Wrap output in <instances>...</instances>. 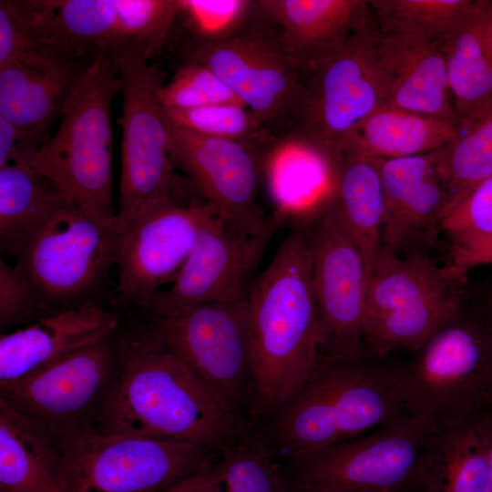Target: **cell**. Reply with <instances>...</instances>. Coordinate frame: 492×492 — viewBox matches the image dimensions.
Segmentation results:
<instances>
[{
  "label": "cell",
  "mask_w": 492,
  "mask_h": 492,
  "mask_svg": "<svg viewBox=\"0 0 492 492\" xmlns=\"http://www.w3.org/2000/svg\"><path fill=\"white\" fill-rule=\"evenodd\" d=\"M115 381L95 429L185 441L221 452L247 428L231 417L152 327L116 336Z\"/></svg>",
  "instance_id": "cell-1"
},
{
  "label": "cell",
  "mask_w": 492,
  "mask_h": 492,
  "mask_svg": "<svg viewBox=\"0 0 492 492\" xmlns=\"http://www.w3.org/2000/svg\"><path fill=\"white\" fill-rule=\"evenodd\" d=\"M253 416L272 415L311 377L324 354L307 230L295 223L248 293Z\"/></svg>",
  "instance_id": "cell-2"
},
{
  "label": "cell",
  "mask_w": 492,
  "mask_h": 492,
  "mask_svg": "<svg viewBox=\"0 0 492 492\" xmlns=\"http://www.w3.org/2000/svg\"><path fill=\"white\" fill-rule=\"evenodd\" d=\"M121 90L113 57L96 54L69 95L56 131L26 162L68 201L112 223L111 104Z\"/></svg>",
  "instance_id": "cell-3"
},
{
  "label": "cell",
  "mask_w": 492,
  "mask_h": 492,
  "mask_svg": "<svg viewBox=\"0 0 492 492\" xmlns=\"http://www.w3.org/2000/svg\"><path fill=\"white\" fill-rule=\"evenodd\" d=\"M410 362L397 366L408 414L437 432L492 403V335L467 296Z\"/></svg>",
  "instance_id": "cell-4"
},
{
  "label": "cell",
  "mask_w": 492,
  "mask_h": 492,
  "mask_svg": "<svg viewBox=\"0 0 492 492\" xmlns=\"http://www.w3.org/2000/svg\"><path fill=\"white\" fill-rule=\"evenodd\" d=\"M466 273L422 252L401 258L384 245L368 284L364 348L377 357L419 349L464 305Z\"/></svg>",
  "instance_id": "cell-5"
},
{
  "label": "cell",
  "mask_w": 492,
  "mask_h": 492,
  "mask_svg": "<svg viewBox=\"0 0 492 492\" xmlns=\"http://www.w3.org/2000/svg\"><path fill=\"white\" fill-rule=\"evenodd\" d=\"M380 35L373 13L304 73L289 122L294 138L333 156L368 116L384 106L376 55Z\"/></svg>",
  "instance_id": "cell-6"
},
{
  "label": "cell",
  "mask_w": 492,
  "mask_h": 492,
  "mask_svg": "<svg viewBox=\"0 0 492 492\" xmlns=\"http://www.w3.org/2000/svg\"><path fill=\"white\" fill-rule=\"evenodd\" d=\"M162 342L236 421L253 416L254 374L247 296L190 305L155 316Z\"/></svg>",
  "instance_id": "cell-7"
},
{
  "label": "cell",
  "mask_w": 492,
  "mask_h": 492,
  "mask_svg": "<svg viewBox=\"0 0 492 492\" xmlns=\"http://www.w3.org/2000/svg\"><path fill=\"white\" fill-rule=\"evenodd\" d=\"M65 492H161L215 462L219 452L197 444L95 428L56 445Z\"/></svg>",
  "instance_id": "cell-8"
},
{
  "label": "cell",
  "mask_w": 492,
  "mask_h": 492,
  "mask_svg": "<svg viewBox=\"0 0 492 492\" xmlns=\"http://www.w3.org/2000/svg\"><path fill=\"white\" fill-rule=\"evenodd\" d=\"M436 433L406 414L362 436L287 459L290 484L321 491L418 492L421 460Z\"/></svg>",
  "instance_id": "cell-9"
},
{
  "label": "cell",
  "mask_w": 492,
  "mask_h": 492,
  "mask_svg": "<svg viewBox=\"0 0 492 492\" xmlns=\"http://www.w3.org/2000/svg\"><path fill=\"white\" fill-rule=\"evenodd\" d=\"M182 52L184 63L211 69L271 135L289 128L304 71L261 0L252 16L231 36L216 43L189 39Z\"/></svg>",
  "instance_id": "cell-10"
},
{
  "label": "cell",
  "mask_w": 492,
  "mask_h": 492,
  "mask_svg": "<svg viewBox=\"0 0 492 492\" xmlns=\"http://www.w3.org/2000/svg\"><path fill=\"white\" fill-rule=\"evenodd\" d=\"M119 231L66 201L15 256L34 288L58 311L96 300L94 294L116 266Z\"/></svg>",
  "instance_id": "cell-11"
},
{
  "label": "cell",
  "mask_w": 492,
  "mask_h": 492,
  "mask_svg": "<svg viewBox=\"0 0 492 492\" xmlns=\"http://www.w3.org/2000/svg\"><path fill=\"white\" fill-rule=\"evenodd\" d=\"M114 60L123 95L121 175L113 219L114 227L120 231L148 202L180 192L168 152L167 118L159 98L165 73L140 57Z\"/></svg>",
  "instance_id": "cell-12"
},
{
  "label": "cell",
  "mask_w": 492,
  "mask_h": 492,
  "mask_svg": "<svg viewBox=\"0 0 492 492\" xmlns=\"http://www.w3.org/2000/svg\"><path fill=\"white\" fill-rule=\"evenodd\" d=\"M118 367L116 334L0 387V399L34 423L55 446L95 428Z\"/></svg>",
  "instance_id": "cell-13"
},
{
  "label": "cell",
  "mask_w": 492,
  "mask_h": 492,
  "mask_svg": "<svg viewBox=\"0 0 492 492\" xmlns=\"http://www.w3.org/2000/svg\"><path fill=\"white\" fill-rule=\"evenodd\" d=\"M207 203L168 196L148 202L119 231L115 299L149 311L159 288L173 282L197 240Z\"/></svg>",
  "instance_id": "cell-14"
},
{
  "label": "cell",
  "mask_w": 492,
  "mask_h": 492,
  "mask_svg": "<svg viewBox=\"0 0 492 492\" xmlns=\"http://www.w3.org/2000/svg\"><path fill=\"white\" fill-rule=\"evenodd\" d=\"M307 230L312 281L324 333L323 356L364 357L369 278L364 257L332 201Z\"/></svg>",
  "instance_id": "cell-15"
},
{
  "label": "cell",
  "mask_w": 492,
  "mask_h": 492,
  "mask_svg": "<svg viewBox=\"0 0 492 492\" xmlns=\"http://www.w3.org/2000/svg\"><path fill=\"white\" fill-rule=\"evenodd\" d=\"M167 129L174 167L224 222L250 234L272 223L274 217L267 218L257 202L264 146L200 135L168 119Z\"/></svg>",
  "instance_id": "cell-16"
},
{
  "label": "cell",
  "mask_w": 492,
  "mask_h": 492,
  "mask_svg": "<svg viewBox=\"0 0 492 492\" xmlns=\"http://www.w3.org/2000/svg\"><path fill=\"white\" fill-rule=\"evenodd\" d=\"M273 217L265 231L250 234L228 225L207 204L187 261L172 286L156 294L149 313L159 316L185 306L247 296L251 275L283 223Z\"/></svg>",
  "instance_id": "cell-17"
},
{
  "label": "cell",
  "mask_w": 492,
  "mask_h": 492,
  "mask_svg": "<svg viewBox=\"0 0 492 492\" xmlns=\"http://www.w3.org/2000/svg\"><path fill=\"white\" fill-rule=\"evenodd\" d=\"M92 58L38 51L0 67V117L17 131L16 162L26 163L49 138L53 122Z\"/></svg>",
  "instance_id": "cell-18"
},
{
  "label": "cell",
  "mask_w": 492,
  "mask_h": 492,
  "mask_svg": "<svg viewBox=\"0 0 492 492\" xmlns=\"http://www.w3.org/2000/svg\"><path fill=\"white\" fill-rule=\"evenodd\" d=\"M119 316L91 300L55 311L0 337V387L112 337Z\"/></svg>",
  "instance_id": "cell-19"
},
{
  "label": "cell",
  "mask_w": 492,
  "mask_h": 492,
  "mask_svg": "<svg viewBox=\"0 0 492 492\" xmlns=\"http://www.w3.org/2000/svg\"><path fill=\"white\" fill-rule=\"evenodd\" d=\"M376 55L384 88V106L438 118L459 127L444 57L426 39L384 33Z\"/></svg>",
  "instance_id": "cell-20"
},
{
  "label": "cell",
  "mask_w": 492,
  "mask_h": 492,
  "mask_svg": "<svg viewBox=\"0 0 492 492\" xmlns=\"http://www.w3.org/2000/svg\"><path fill=\"white\" fill-rule=\"evenodd\" d=\"M487 0H473L436 44L463 129L492 109V44Z\"/></svg>",
  "instance_id": "cell-21"
},
{
  "label": "cell",
  "mask_w": 492,
  "mask_h": 492,
  "mask_svg": "<svg viewBox=\"0 0 492 492\" xmlns=\"http://www.w3.org/2000/svg\"><path fill=\"white\" fill-rule=\"evenodd\" d=\"M279 25L302 69L308 71L373 15L363 0H261Z\"/></svg>",
  "instance_id": "cell-22"
},
{
  "label": "cell",
  "mask_w": 492,
  "mask_h": 492,
  "mask_svg": "<svg viewBox=\"0 0 492 492\" xmlns=\"http://www.w3.org/2000/svg\"><path fill=\"white\" fill-rule=\"evenodd\" d=\"M46 50L76 59L111 56L117 40V0H30Z\"/></svg>",
  "instance_id": "cell-23"
},
{
  "label": "cell",
  "mask_w": 492,
  "mask_h": 492,
  "mask_svg": "<svg viewBox=\"0 0 492 492\" xmlns=\"http://www.w3.org/2000/svg\"><path fill=\"white\" fill-rule=\"evenodd\" d=\"M332 203L358 246L370 280L384 246V197L374 159L338 153Z\"/></svg>",
  "instance_id": "cell-24"
},
{
  "label": "cell",
  "mask_w": 492,
  "mask_h": 492,
  "mask_svg": "<svg viewBox=\"0 0 492 492\" xmlns=\"http://www.w3.org/2000/svg\"><path fill=\"white\" fill-rule=\"evenodd\" d=\"M463 128L449 121L383 106L368 116L341 144L338 153L369 159H394L439 149Z\"/></svg>",
  "instance_id": "cell-25"
},
{
  "label": "cell",
  "mask_w": 492,
  "mask_h": 492,
  "mask_svg": "<svg viewBox=\"0 0 492 492\" xmlns=\"http://www.w3.org/2000/svg\"><path fill=\"white\" fill-rule=\"evenodd\" d=\"M0 492H65L55 444L1 399Z\"/></svg>",
  "instance_id": "cell-26"
},
{
  "label": "cell",
  "mask_w": 492,
  "mask_h": 492,
  "mask_svg": "<svg viewBox=\"0 0 492 492\" xmlns=\"http://www.w3.org/2000/svg\"><path fill=\"white\" fill-rule=\"evenodd\" d=\"M418 492H492L477 416L435 434L419 466Z\"/></svg>",
  "instance_id": "cell-27"
},
{
  "label": "cell",
  "mask_w": 492,
  "mask_h": 492,
  "mask_svg": "<svg viewBox=\"0 0 492 492\" xmlns=\"http://www.w3.org/2000/svg\"><path fill=\"white\" fill-rule=\"evenodd\" d=\"M67 199L26 163L0 167V251L15 258L36 230Z\"/></svg>",
  "instance_id": "cell-28"
},
{
  "label": "cell",
  "mask_w": 492,
  "mask_h": 492,
  "mask_svg": "<svg viewBox=\"0 0 492 492\" xmlns=\"http://www.w3.org/2000/svg\"><path fill=\"white\" fill-rule=\"evenodd\" d=\"M264 431H243L219 455L214 492H291L285 465Z\"/></svg>",
  "instance_id": "cell-29"
},
{
  "label": "cell",
  "mask_w": 492,
  "mask_h": 492,
  "mask_svg": "<svg viewBox=\"0 0 492 492\" xmlns=\"http://www.w3.org/2000/svg\"><path fill=\"white\" fill-rule=\"evenodd\" d=\"M437 170L447 190L442 219L492 175V109L441 148Z\"/></svg>",
  "instance_id": "cell-30"
},
{
  "label": "cell",
  "mask_w": 492,
  "mask_h": 492,
  "mask_svg": "<svg viewBox=\"0 0 492 492\" xmlns=\"http://www.w3.org/2000/svg\"><path fill=\"white\" fill-rule=\"evenodd\" d=\"M180 0H117V40L113 58L157 55L181 14Z\"/></svg>",
  "instance_id": "cell-31"
},
{
  "label": "cell",
  "mask_w": 492,
  "mask_h": 492,
  "mask_svg": "<svg viewBox=\"0 0 492 492\" xmlns=\"http://www.w3.org/2000/svg\"><path fill=\"white\" fill-rule=\"evenodd\" d=\"M473 0H372L371 9L384 33L413 35L436 45Z\"/></svg>",
  "instance_id": "cell-32"
},
{
  "label": "cell",
  "mask_w": 492,
  "mask_h": 492,
  "mask_svg": "<svg viewBox=\"0 0 492 492\" xmlns=\"http://www.w3.org/2000/svg\"><path fill=\"white\" fill-rule=\"evenodd\" d=\"M447 202L446 184L436 171L419 184L384 221V245L395 251L407 242L430 240L440 228Z\"/></svg>",
  "instance_id": "cell-33"
},
{
  "label": "cell",
  "mask_w": 492,
  "mask_h": 492,
  "mask_svg": "<svg viewBox=\"0 0 492 492\" xmlns=\"http://www.w3.org/2000/svg\"><path fill=\"white\" fill-rule=\"evenodd\" d=\"M164 113L169 122L204 136L265 147L268 135H271L257 116L241 104L164 109Z\"/></svg>",
  "instance_id": "cell-34"
},
{
  "label": "cell",
  "mask_w": 492,
  "mask_h": 492,
  "mask_svg": "<svg viewBox=\"0 0 492 492\" xmlns=\"http://www.w3.org/2000/svg\"><path fill=\"white\" fill-rule=\"evenodd\" d=\"M164 109H188L217 104L244 105L240 97L209 67L184 63L159 89ZM245 106V105H244Z\"/></svg>",
  "instance_id": "cell-35"
},
{
  "label": "cell",
  "mask_w": 492,
  "mask_h": 492,
  "mask_svg": "<svg viewBox=\"0 0 492 492\" xmlns=\"http://www.w3.org/2000/svg\"><path fill=\"white\" fill-rule=\"evenodd\" d=\"M190 38L222 41L238 32L254 14L258 0H180Z\"/></svg>",
  "instance_id": "cell-36"
},
{
  "label": "cell",
  "mask_w": 492,
  "mask_h": 492,
  "mask_svg": "<svg viewBox=\"0 0 492 492\" xmlns=\"http://www.w3.org/2000/svg\"><path fill=\"white\" fill-rule=\"evenodd\" d=\"M451 247H464L492 236V175L471 190L440 220Z\"/></svg>",
  "instance_id": "cell-37"
},
{
  "label": "cell",
  "mask_w": 492,
  "mask_h": 492,
  "mask_svg": "<svg viewBox=\"0 0 492 492\" xmlns=\"http://www.w3.org/2000/svg\"><path fill=\"white\" fill-rule=\"evenodd\" d=\"M55 312L15 264L0 260V328L28 325Z\"/></svg>",
  "instance_id": "cell-38"
},
{
  "label": "cell",
  "mask_w": 492,
  "mask_h": 492,
  "mask_svg": "<svg viewBox=\"0 0 492 492\" xmlns=\"http://www.w3.org/2000/svg\"><path fill=\"white\" fill-rule=\"evenodd\" d=\"M440 150L408 157L374 159L384 197V221L419 184L436 171Z\"/></svg>",
  "instance_id": "cell-39"
},
{
  "label": "cell",
  "mask_w": 492,
  "mask_h": 492,
  "mask_svg": "<svg viewBox=\"0 0 492 492\" xmlns=\"http://www.w3.org/2000/svg\"><path fill=\"white\" fill-rule=\"evenodd\" d=\"M46 51L29 1H0V67L30 53Z\"/></svg>",
  "instance_id": "cell-40"
},
{
  "label": "cell",
  "mask_w": 492,
  "mask_h": 492,
  "mask_svg": "<svg viewBox=\"0 0 492 492\" xmlns=\"http://www.w3.org/2000/svg\"><path fill=\"white\" fill-rule=\"evenodd\" d=\"M451 264L467 272L469 269L492 264V236L471 245L451 247Z\"/></svg>",
  "instance_id": "cell-41"
},
{
  "label": "cell",
  "mask_w": 492,
  "mask_h": 492,
  "mask_svg": "<svg viewBox=\"0 0 492 492\" xmlns=\"http://www.w3.org/2000/svg\"><path fill=\"white\" fill-rule=\"evenodd\" d=\"M217 460L196 475L161 492H214L219 475Z\"/></svg>",
  "instance_id": "cell-42"
},
{
  "label": "cell",
  "mask_w": 492,
  "mask_h": 492,
  "mask_svg": "<svg viewBox=\"0 0 492 492\" xmlns=\"http://www.w3.org/2000/svg\"><path fill=\"white\" fill-rule=\"evenodd\" d=\"M18 144L15 128L5 118L0 117V167L15 160Z\"/></svg>",
  "instance_id": "cell-43"
},
{
  "label": "cell",
  "mask_w": 492,
  "mask_h": 492,
  "mask_svg": "<svg viewBox=\"0 0 492 492\" xmlns=\"http://www.w3.org/2000/svg\"><path fill=\"white\" fill-rule=\"evenodd\" d=\"M468 297L492 335V276L475 293L469 292Z\"/></svg>",
  "instance_id": "cell-44"
},
{
  "label": "cell",
  "mask_w": 492,
  "mask_h": 492,
  "mask_svg": "<svg viewBox=\"0 0 492 492\" xmlns=\"http://www.w3.org/2000/svg\"><path fill=\"white\" fill-rule=\"evenodd\" d=\"M477 422L483 439L492 483V403L477 415Z\"/></svg>",
  "instance_id": "cell-45"
},
{
  "label": "cell",
  "mask_w": 492,
  "mask_h": 492,
  "mask_svg": "<svg viewBox=\"0 0 492 492\" xmlns=\"http://www.w3.org/2000/svg\"><path fill=\"white\" fill-rule=\"evenodd\" d=\"M487 17L490 40L492 44V0H489L487 3Z\"/></svg>",
  "instance_id": "cell-46"
},
{
  "label": "cell",
  "mask_w": 492,
  "mask_h": 492,
  "mask_svg": "<svg viewBox=\"0 0 492 492\" xmlns=\"http://www.w3.org/2000/svg\"><path fill=\"white\" fill-rule=\"evenodd\" d=\"M291 492H343V491H321V490H313V489H307V488L291 486Z\"/></svg>",
  "instance_id": "cell-47"
}]
</instances>
